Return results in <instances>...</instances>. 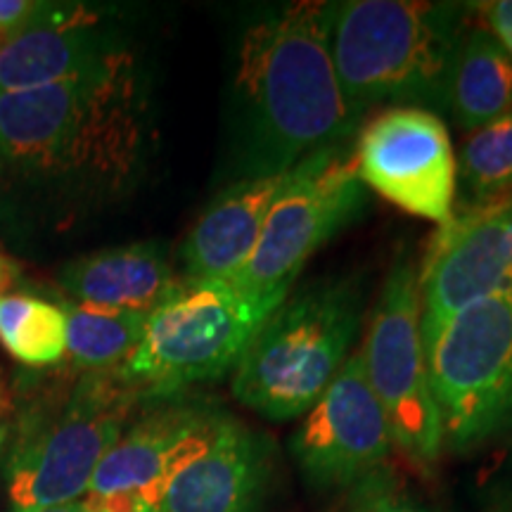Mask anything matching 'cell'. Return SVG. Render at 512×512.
Segmentation results:
<instances>
[{
    "instance_id": "1",
    "label": "cell",
    "mask_w": 512,
    "mask_h": 512,
    "mask_svg": "<svg viewBox=\"0 0 512 512\" xmlns=\"http://www.w3.org/2000/svg\"><path fill=\"white\" fill-rule=\"evenodd\" d=\"M335 3L299 0L252 22L235 72L242 178L285 174L325 147L347 143L363 112L332 60Z\"/></svg>"
},
{
    "instance_id": "2",
    "label": "cell",
    "mask_w": 512,
    "mask_h": 512,
    "mask_svg": "<svg viewBox=\"0 0 512 512\" xmlns=\"http://www.w3.org/2000/svg\"><path fill=\"white\" fill-rule=\"evenodd\" d=\"M147 105L131 53L76 79L0 93V152L27 171L117 192L138 176Z\"/></svg>"
},
{
    "instance_id": "3",
    "label": "cell",
    "mask_w": 512,
    "mask_h": 512,
    "mask_svg": "<svg viewBox=\"0 0 512 512\" xmlns=\"http://www.w3.org/2000/svg\"><path fill=\"white\" fill-rule=\"evenodd\" d=\"M463 10L420 0L335 3L332 60L358 112L370 105L446 110Z\"/></svg>"
},
{
    "instance_id": "4",
    "label": "cell",
    "mask_w": 512,
    "mask_h": 512,
    "mask_svg": "<svg viewBox=\"0 0 512 512\" xmlns=\"http://www.w3.org/2000/svg\"><path fill=\"white\" fill-rule=\"evenodd\" d=\"M363 318L361 280H318L290 292L256 332L233 375V394L261 418H302L347 363Z\"/></svg>"
},
{
    "instance_id": "5",
    "label": "cell",
    "mask_w": 512,
    "mask_h": 512,
    "mask_svg": "<svg viewBox=\"0 0 512 512\" xmlns=\"http://www.w3.org/2000/svg\"><path fill=\"white\" fill-rule=\"evenodd\" d=\"M145 396L114 370H83L53 384L22 422L10 458L12 512L69 505L86 496L95 467L126 432Z\"/></svg>"
},
{
    "instance_id": "6",
    "label": "cell",
    "mask_w": 512,
    "mask_h": 512,
    "mask_svg": "<svg viewBox=\"0 0 512 512\" xmlns=\"http://www.w3.org/2000/svg\"><path fill=\"white\" fill-rule=\"evenodd\" d=\"M290 292H256L230 280H185L150 313L121 375L145 399H169L238 366L266 318Z\"/></svg>"
},
{
    "instance_id": "7",
    "label": "cell",
    "mask_w": 512,
    "mask_h": 512,
    "mask_svg": "<svg viewBox=\"0 0 512 512\" xmlns=\"http://www.w3.org/2000/svg\"><path fill=\"white\" fill-rule=\"evenodd\" d=\"M444 448L472 451L512 430V283L472 304L427 349Z\"/></svg>"
},
{
    "instance_id": "8",
    "label": "cell",
    "mask_w": 512,
    "mask_h": 512,
    "mask_svg": "<svg viewBox=\"0 0 512 512\" xmlns=\"http://www.w3.org/2000/svg\"><path fill=\"white\" fill-rule=\"evenodd\" d=\"M361 356L392 444L418 467H432L444 451V430L420 330L418 271L408 256L384 280Z\"/></svg>"
},
{
    "instance_id": "9",
    "label": "cell",
    "mask_w": 512,
    "mask_h": 512,
    "mask_svg": "<svg viewBox=\"0 0 512 512\" xmlns=\"http://www.w3.org/2000/svg\"><path fill=\"white\" fill-rule=\"evenodd\" d=\"M368 207L347 143L313 152L287 174L268 211L259 245L233 283L256 292H292L306 261Z\"/></svg>"
},
{
    "instance_id": "10",
    "label": "cell",
    "mask_w": 512,
    "mask_h": 512,
    "mask_svg": "<svg viewBox=\"0 0 512 512\" xmlns=\"http://www.w3.org/2000/svg\"><path fill=\"white\" fill-rule=\"evenodd\" d=\"M358 176L384 200L444 223L456 207L458 166L448 128L422 107H387L358 131Z\"/></svg>"
},
{
    "instance_id": "11",
    "label": "cell",
    "mask_w": 512,
    "mask_h": 512,
    "mask_svg": "<svg viewBox=\"0 0 512 512\" xmlns=\"http://www.w3.org/2000/svg\"><path fill=\"white\" fill-rule=\"evenodd\" d=\"M392 446L361 354L347 358L290 437V453L304 484L328 494L351 491L382 475Z\"/></svg>"
},
{
    "instance_id": "12",
    "label": "cell",
    "mask_w": 512,
    "mask_h": 512,
    "mask_svg": "<svg viewBox=\"0 0 512 512\" xmlns=\"http://www.w3.org/2000/svg\"><path fill=\"white\" fill-rule=\"evenodd\" d=\"M510 209L512 195L496 202L460 204L439 223L418 271L425 351L453 318L508 285Z\"/></svg>"
},
{
    "instance_id": "13",
    "label": "cell",
    "mask_w": 512,
    "mask_h": 512,
    "mask_svg": "<svg viewBox=\"0 0 512 512\" xmlns=\"http://www.w3.org/2000/svg\"><path fill=\"white\" fill-rule=\"evenodd\" d=\"M223 415L195 401L147 408L95 467L86 494H138L162 508L169 484L207 451Z\"/></svg>"
},
{
    "instance_id": "14",
    "label": "cell",
    "mask_w": 512,
    "mask_h": 512,
    "mask_svg": "<svg viewBox=\"0 0 512 512\" xmlns=\"http://www.w3.org/2000/svg\"><path fill=\"white\" fill-rule=\"evenodd\" d=\"M273 441L223 415L207 451L176 475L162 512H266L273 482Z\"/></svg>"
},
{
    "instance_id": "15",
    "label": "cell",
    "mask_w": 512,
    "mask_h": 512,
    "mask_svg": "<svg viewBox=\"0 0 512 512\" xmlns=\"http://www.w3.org/2000/svg\"><path fill=\"white\" fill-rule=\"evenodd\" d=\"M119 50L102 34L98 12L46 3L41 15L0 43V93L76 79Z\"/></svg>"
},
{
    "instance_id": "16",
    "label": "cell",
    "mask_w": 512,
    "mask_h": 512,
    "mask_svg": "<svg viewBox=\"0 0 512 512\" xmlns=\"http://www.w3.org/2000/svg\"><path fill=\"white\" fill-rule=\"evenodd\" d=\"M287 174L247 176L216 195L183 242L185 280H230L242 273Z\"/></svg>"
},
{
    "instance_id": "17",
    "label": "cell",
    "mask_w": 512,
    "mask_h": 512,
    "mask_svg": "<svg viewBox=\"0 0 512 512\" xmlns=\"http://www.w3.org/2000/svg\"><path fill=\"white\" fill-rule=\"evenodd\" d=\"M64 292L76 304L112 311L152 313L176 290L181 278L171 271L164 249L155 242H136L81 256L64 266Z\"/></svg>"
},
{
    "instance_id": "18",
    "label": "cell",
    "mask_w": 512,
    "mask_h": 512,
    "mask_svg": "<svg viewBox=\"0 0 512 512\" xmlns=\"http://www.w3.org/2000/svg\"><path fill=\"white\" fill-rule=\"evenodd\" d=\"M446 110L465 133L512 110V60L486 27H472L460 36Z\"/></svg>"
},
{
    "instance_id": "19",
    "label": "cell",
    "mask_w": 512,
    "mask_h": 512,
    "mask_svg": "<svg viewBox=\"0 0 512 512\" xmlns=\"http://www.w3.org/2000/svg\"><path fill=\"white\" fill-rule=\"evenodd\" d=\"M67 313V354L81 370H114L143 342L150 313L112 311L93 306L69 304Z\"/></svg>"
},
{
    "instance_id": "20",
    "label": "cell",
    "mask_w": 512,
    "mask_h": 512,
    "mask_svg": "<svg viewBox=\"0 0 512 512\" xmlns=\"http://www.w3.org/2000/svg\"><path fill=\"white\" fill-rule=\"evenodd\" d=\"M0 342L27 366H50L67 354V313L31 294L0 297Z\"/></svg>"
},
{
    "instance_id": "21",
    "label": "cell",
    "mask_w": 512,
    "mask_h": 512,
    "mask_svg": "<svg viewBox=\"0 0 512 512\" xmlns=\"http://www.w3.org/2000/svg\"><path fill=\"white\" fill-rule=\"evenodd\" d=\"M463 204L496 202L512 195V110L467 133L456 159Z\"/></svg>"
},
{
    "instance_id": "22",
    "label": "cell",
    "mask_w": 512,
    "mask_h": 512,
    "mask_svg": "<svg viewBox=\"0 0 512 512\" xmlns=\"http://www.w3.org/2000/svg\"><path fill=\"white\" fill-rule=\"evenodd\" d=\"M335 512H427L413 501L387 477L377 475L366 484L349 491L347 503H342Z\"/></svg>"
},
{
    "instance_id": "23",
    "label": "cell",
    "mask_w": 512,
    "mask_h": 512,
    "mask_svg": "<svg viewBox=\"0 0 512 512\" xmlns=\"http://www.w3.org/2000/svg\"><path fill=\"white\" fill-rule=\"evenodd\" d=\"M477 512H512V446L479 475Z\"/></svg>"
},
{
    "instance_id": "24",
    "label": "cell",
    "mask_w": 512,
    "mask_h": 512,
    "mask_svg": "<svg viewBox=\"0 0 512 512\" xmlns=\"http://www.w3.org/2000/svg\"><path fill=\"white\" fill-rule=\"evenodd\" d=\"M46 3H36V0H0V43L19 29H24L31 19L41 15Z\"/></svg>"
},
{
    "instance_id": "25",
    "label": "cell",
    "mask_w": 512,
    "mask_h": 512,
    "mask_svg": "<svg viewBox=\"0 0 512 512\" xmlns=\"http://www.w3.org/2000/svg\"><path fill=\"white\" fill-rule=\"evenodd\" d=\"M79 503L83 512H162L138 494H86Z\"/></svg>"
},
{
    "instance_id": "26",
    "label": "cell",
    "mask_w": 512,
    "mask_h": 512,
    "mask_svg": "<svg viewBox=\"0 0 512 512\" xmlns=\"http://www.w3.org/2000/svg\"><path fill=\"white\" fill-rule=\"evenodd\" d=\"M484 17L486 29L494 34L512 60V0H496V3L484 5Z\"/></svg>"
},
{
    "instance_id": "27",
    "label": "cell",
    "mask_w": 512,
    "mask_h": 512,
    "mask_svg": "<svg viewBox=\"0 0 512 512\" xmlns=\"http://www.w3.org/2000/svg\"><path fill=\"white\" fill-rule=\"evenodd\" d=\"M15 278H17V266L0 256V297H3V292L8 290L12 283H15Z\"/></svg>"
},
{
    "instance_id": "28",
    "label": "cell",
    "mask_w": 512,
    "mask_h": 512,
    "mask_svg": "<svg viewBox=\"0 0 512 512\" xmlns=\"http://www.w3.org/2000/svg\"><path fill=\"white\" fill-rule=\"evenodd\" d=\"M36 512H83L81 503H69V505H57V508H46V510H36Z\"/></svg>"
},
{
    "instance_id": "29",
    "label": "cell",
    "mask_w": 512,
    "mask_h": 512,
    "mask_svg": "<svg viewBox=\"0 0 512 512\" xmlns=\"http://www.w3.org/2000/svg\"><path fill=\"white\" fill-rule=\"evenodd\" d=\"M508 283H512V209H510V278Z\"/></svg>"
},
{
    "instance_id": "30",
    "label": "cell",
    "mask_w": 512,
    "mask_h": 512,
    "mask_svg": "<svg viewBox=\"0 0 512 512\" xmlns=\"http://www.w3.org/2000/svg\"><path fill=\"white\" fill-rule=\"evenodd\" d=\"M5 437V430H0V439H3Z\"/></svg>"
},
{
    "instance_id": "31",
    "label": "cell",
    "mask_w": 512,
    "mask_h": 512,
    "mask_svg": "<svg viewBox=\"0 0 512 512\" xmlns=\"http://www.w3.org/2000/svg\"><path fill=\"white\" fill-rule=\"evenodd\" d=\"M0 444H3V439H0Z\"/></svg>"
}]
</instances>
